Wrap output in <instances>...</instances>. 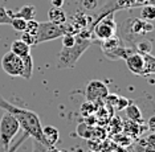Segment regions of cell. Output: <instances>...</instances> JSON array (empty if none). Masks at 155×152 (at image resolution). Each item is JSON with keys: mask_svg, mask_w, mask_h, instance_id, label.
<instances>
[{"mask_svg": "<svg viewBox=\"0 0 155 152\" xmlns=\"http://www.w3.org/2000/svg\"><path fill=\"white\" fill-rule=\"evenodd\" d=\"M0 108H3L4 111L9 112L11 115L15 116L20 128H23V131L28 134V136H32L35 140L44 144L43 126H41V121L36 112L19 107V106L5 101L3 97H0Z\"/></svg>", "mask_w": 155, "mask_h": 152, "instance_id": "cell-1", "label": "cell"}, {"mask_svg": "<svg viewBox=\"0 0 155 152\" xmlns=\"http://www.w3.org/2000/svg\"><path fill=\"white\" fill-rule=\"evenodd\" d=\"M91 44H93V40H91L89 32L82 29H81V32H77L74 45H72L69 48H62L60 50L57 57V69L74 68L76 63L81 58V56L87 50V48Z\"/></svg>", "mask_w": 155, "mask_h": 152, "instance_id": "cell-2", "label": "cell"}, {"mask_svg": "<svg viewBox=\"0 0 155 152\" xmlns=\"http://www.w3.org/2000/svg\"><path fill=\"white\" fill-rule=\"evenodd\" d=\"M77 32L80 31L70 24H54L51 21H44V23H38L36 41L37 44H41V42H47L54 38H60L64 34H77Z\"/></svg>", "mask_w": 155, "mask_h": 152, "instance_id": "cell-3", "label": "cell"}, {"mask_svg": "<svg viewBox=\"0 0 155 152\" xmlns=\"http://www.w3.org/2000/svg\"><path fill=\"white\" fill-rule=\"evenodd\" d=\"M19 130H20V126L17 123L16 118L5 111L3 114L2 119H0V143L4 147V150H7L11 146L13 137L16 136Z\"/></svg>", "mask_w": 155, "mask_h": 152, "instance_id": "cell-4", "label": "cell"}, {"mask_svg": "<svg viewBox=\"0 0 155 152\" xmlns=\"http://www.w3.org/2000/svg\"><path fill=\"white\" fill-rule=\"evenodd\" d=\"M115 34H117V23L114 20V15L113 13L102 15L93 27V36L101 41H105L110 37H114Z\"/></svg>", "mask_w": 155, "mask_h": 152, "instance_id": "cell-5", "label": "cell"}, {"mask_svg": "<svg viewBox=\"0 0 155 152\" xmlns=\"http://www.w3.org/2000/svg\"><path fill=\"white\" fill-rule=\"evenodd\" d=\"M107 95L109 87L105 85V82H102L100 79H91L87 82L85 90V97L87 102H91L94 105L102 103Z\"/></svg>", "mask_w": 155, "mask_h": 152, "instance_id": "cell-6", "label": "cell"}, {"mask_svg": "<svg viewBox=\"0 0 155 152\" xmlns=\"http://www.w3.org/2000/svg\"><path fill=\"white\" fill-rule=\"evenodd\" d=\"M2 68L11 77H21L23 72V60L12 52H7L2 58Z\"/></svg>", "mask_w": 155, "mask_h": 152, "instance_id": "cell-7", "label": "cell"}, {"mask_svg": "<svg viewBox=\"0 0 155 152\" xmlns=\"http://www.w3.org/2000/svg\"><path fill=\"white\" fill-rule=\"evenodd\" d=\"M126 29H127L129 33L134 34V36H140V34H144L147 32H153L154 25L151 24V21H146L142 19H130L126 23Z\"/></svg>", "mask_w": 155, "mask_h": 152, "instance_id": "cell-8", "label": "cell"}, {"mask_svg": "<svg viewBox=\"0 0 155 152\" xmlns=\"http://www.w3.org/2000/svg\"><path fill=\"white\" fill-rule=\"evenodd\" d=\"M126 66L127 69L135 76H142L144 77V57L140 53L134 52L129 57H126Z\"/></svg>", "mask_w": 155, "mask_h": 152, "instance_id": "cell-9", "label": "cell"}, {"mask_svg": "<svg viewBox=\"0 0 155 152\" xmlns=\"http://www.w3.org/2000/svg\"><path fill=\"white\" fill-rule=\"evenodd\" d=\"M43 139H44V146H47V147L56 146L58 142V139H60L58 130L53 126L43 127Z\"/></svg>", "mask_w": 155, "mask_h": 152, "instance_id": "cell-10", "label": "cell"}, {"mask_svg": "<svg viewBox=\"0 0 155 152\" xmlns=\"http://www.w3.org/2000/svg\"><path fill=\"white\" fill-rule=\"evenodd\" d=\"M48 19L51 23L54 24H65L66 20H68V16H66V12L62 8L52 7L48 11Z\"/></svg>", "mask_w": 155, "mask_h": 152, "instance_id": "cell-11", "label": "cell"}, {"mask_svg": "<svg viewBox=\"0 0 155 152\" xmlns=\"http://www.w3.org/2000/svg\"><path fill=\"white\" fill-rule=\"evenodd\" d=\"M126 116L129 118V121L139 123V125H142V123L144 122L140 108L135 103H133V102H130V103L126 106Z\"/></svg>", "mask_w": 155, "mask_h": 152, "instance_id": "cell-12", "label": "cell"}, {"mask_svg": "<svg viewBox=\"0 0 155 152\" xmlns=\"http://www.w3.org/2000/svg\"><path fill=\"white\" fill-rule=\"evenodd\" d=\"M9 15H11V17L17 16V17H21L24 20H32V19H35V16H36V8H35V5H32V4H27V5H23L16 13L9 11Z\"/></svg>", "mask_w": 155, "mask_h": 152, "instance_id": "cell-13", "label": "cell"}, {"mask_svg": "<svg viewBox=\"0 0 155 152\" xmlns=\"http://www.w3.org/2000/svg\"><path fill=\"white\" fill-rule=\"evenodd\" d=\"M11 52L13 54L23 58V57H25V56L31 54V47H28L25 42H23L21 40H15L11 44Z\"/></svg>", "mask_w": 155, "mask_h": 152, "instance_id": "cell-14", "label": "cell"}, {"mask_svg": "<svg viewBox=\"0 0 155 152\" xmlns=\"http://www.w3.org/2000/svg\"><path fill=\"white\" fill-rule=\"evenodd\" d=\"M23 72H21V77L24 79H31L33 74V58L31 54L23 57Z\"/></svg>", "mask_w": 155, "mask_h": 152, "instance_id": "cell-15", "label": "cell"}, {"mask_svg": "<svg viewBox=\"0 0 155 152\" xmlns=\"http://www.w3.org/2000/svg\"><path fill=\"white\" fill-rule=\"evenodd\" d=\"M121 45H123L122 40L118 38L117 36H114V37H110V38H107V40L102 41V50L106 53V52H110V50H113V49L121 47Z\"/></svg>", "mask_w": 155, "mask_h": 152, "instance_id": "cell-16", "label": "cell"}, {"mask_svg": "<svg viewBox=\"0 0 155 152\" xmlns=\"http://www.w3.org/2000/svg\"><path fill=\"white\" fill-rule=\"evenodd\" d=\"M153 50V45H151L150 40H140L135 44V52L140 53V54H151Z\"/></svg>", "mask_w": 155, "mask_h": 152, "instance_id": "cell-17", "label": "cell"}, {"mask_svg": "<svg viewBox=\"0 0 155 152\" xmlns=\"http://www.w3.org/2000/svg\"><path fill=\"white\" fill-rule=\"evenodd\" d=\"M140 19L146 21H153L155 19V8L153 4H144L142 5V11H140Z\"/></svg>", "mask_w": 155, "mask_h": 152, "instance_id": "cell-18", "label": "cell"}, {"mask_svg": "<svg viewBox=\"0 0 155 152\" xmlns=\"http://www.w3.org/2000/svg\"><path fill=\"white\" fill-rule=\"evenodd\" d=\"M144 57V77L155 72V58L153 54H143Z\"/></svg>", "mask_w": 155, "mask_h": 152, "instance_id": "cell-19", "label": "cell"}, {"mask_svg": "<svg viewBox=\"0 0 155 152\" xmlns=\"http://www.w3.org/2000/svg\"><path fill=\"white\" fill-rule=\"evenodd\" d=\"M9 25L16 32H24L25 31V27H27V20L21 19V17H17V16H12Z\"/></svg>", "mask_w": 155, "mask_h": 152, "instance_id": "cell-20", "label": "cell"}, {"mask_svg": "<svg viewBox=\"0 0 155 152\" xmlns=\"http://www.w3.org/2000/svg\"><path fill=\"white\" fill-rule=\"evenodd\" d=\"M20 40H21L23 42H25L28 47H33V45H37L36 34L28 33V32H21V37H20Z\"/></svg>", "mask_w": 155, "mask_h": 152, "instance_id": "cell-21", "label": "cell"}, {"mask_svg": "<svg viewBox=\"0 0 155 152\" xmlns=\"http://www.w3.org/2000/svg\"><path fill=\"white\" fill-rule=\"evenodd\" d=\"M133 7H138L137 0H117V9H126Z\"/></svg>", "mask_w": 155, "mask_h": 152, "instance_id": "cell-22", "label": "cell"}, {"mask_svg": "<svg viewBox=\"0 0 155 152\" xmlns=\"http://www.w3.org/2000/svg\"><path fill=\"white\" fill-rule=\"evenodd\" d=\"M37 29H38V21L37 20H27V27H25V31L24 32H28V33H32V34H36L37 33Z\"/></svg>", "mask_w": 155, "mask_h": 152, "instance_id": "cell-23", "label": "cell"}, {"mask_svg": "<svg viewBox=\"0 0 155 152\" xmlns=\"http://www.w3.org/2000/svg\"><path fill=\"white\" fill-rule=\"evenodd\" d=\"M11 15H9V11H7L4 7L0 5V24H8L11 23Z\"/></svg>", "mask_w": 155, "mask_h": 152, "instance_id": "cell-24", "label": "cell"}, {"mask_svg": "<svg viewBox=\"0 0 155 152\" xmlns=\"http://www.w3.org/2000/svg\"><path fill=\"white\" fill-rule=\"evenodd\" d=\"M62 40V48H69L72 45H74L76 42V34H64L61 37Z\"/></svg>", "mask_w": 155, "mask_h": 152, "instance_id": "cell-25", "label": "cell"}, {"mask_svg": "<svg viewBox=\"0 0 155 152\" xmlns=\"http://www.w3.org/2000/svg\"><path fill=\"white\" fill-rule=\"evenodd\" d=\"M27 137H28V134L24 132V134H23V136L20 137V139L17 140V142H16L15 144H12V147H8V148H7V150H5L4 152H16L17 150H19V147H20V146H21V144L24 143V140H25Z\"/></svg>", "mask_w": 155, "mask_h": 152, "instance_id": "cell-26", "label": "cell"}, {"mask_svg": "<svg viewBox=\"0 0 155 152\" xmlns=\"http://www.w3.org/2000/svg\"><path fill=\"white\" fill-rule=\"evenodd\" d=\"M129 103H130L129 99H126V98H123V97H118L117 103H115V110H117V111H122L123 108H126V106H127Z\"/></svg>", "mask_w": 155, "mask_h": 152, "instance_id": "cell-27", "label": "cell"}, {"mask_svg": "<svg viewBox=\"0 0 155 152\" xmlns=\"http://www.w3.org/2000/svg\"><path fill=\"white\" fill-rule=\"evenodd\" d=\"M82 5L85 9H94L97 8L98 2L97 0H82Z\"/></svg>", "mask_w": 155, "mask_h": 152, "instance_id": "cell-28", "label": "cell"}, {"mask_svg": "<svg viewBox=\"0 0 155 152\" xmlns=\"http://www.w3.org/2000/svg\"><path fill=\"white\" fill-rule=\"evenodd\" d=\"M47 146H44V144H41L40 142H37V140L33 139V150L32 152H47Z\"/></svg>", "mask_w": 155, "mask_h": 152, "instance_id": "cell-29", "label": "cell"}, {"mask_svg": "<svg viewBox=\"0 0 155 152\" xmlns=\"http://www.w3.org/2000/svg\"><path fill=\"white\" fill-rule=\"evenodd\" d=\"M64 2H65V0H49L51 5L52 7H56V8H62V5H64Z\"/></svg>", "mask_w": 155, "mask_h": 152, "instance_id": "cell-30", "label": "cell"}, {"mask_svg": "<svg viewBox=\"0 0 155 152\" xmlns=\"http://www.w3.org/2000/svg\"><path fill=\"white\" fill-rule=\"evenodd\" d=\"M143 152H155L154 146H153V144H147V146L144 147V151Z\"/></svg>", "mask_w": 155, "mask_h": 152, "instance_id": "cell-31", "label": "cell"}, {"mask_svg": "<svg viewBox=\"0 0 155 152\" xmlns=\"http://www.w3.org/2000/svg\"><path fill=\"white\" fill-rule=\"evenodd\" d=\"M47 152H62V151H60L58 148H56V147L53 146V147H48V148H47Z\"/></svg>", "mask_w": 155, "mask_h": 152, "instance_id": "cell-32", "label": "cell"}, {"mask_svg": "<svg viewBox=\"0 0 155 152\" xmlns=\"http://www.w3.org/2000/svg\"><path fill=\"white\" fill-rule=\"evenodd\" d=\"M87 152H96V151H93V150H90V151H87Z\"/></svg>", "mask_w": 155, "mask_h": 152, "instance_id": "cell-33", "label": "cell"}, {"mask_svg": "<svg viewBox=\"0 0 155 152\" xmlns=\"http://www.w3.org/2000/svg\"><path fill=\"white\" fill-rule=\"evenodd\" d=\"M150 2H151V0H150Z\"/></svg>", "mask_w": 155, "mask_h": 152, "instance_id": "cell-34", "label": "cell"}]
</instances>
